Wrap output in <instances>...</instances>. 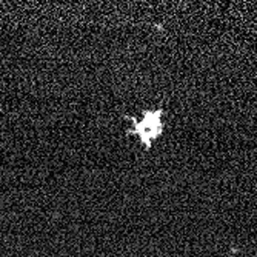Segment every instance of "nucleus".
<instances>
[{"instance_id": "1", "label": "nucleus", "mask_w": 257, "mask_h": 257, "mask_svg": "<svg viewBox=\"0 0 257 257\" xmlns=\"http://www.w3.org/2000/svg\"><path fill=\"white\" fill-rule=\"evenodd\" d=\"M162 111H147L142 120H134L131 133L136 134L147 148H150L151 144L162 134Z\"/></svg>"}]
</instances>
